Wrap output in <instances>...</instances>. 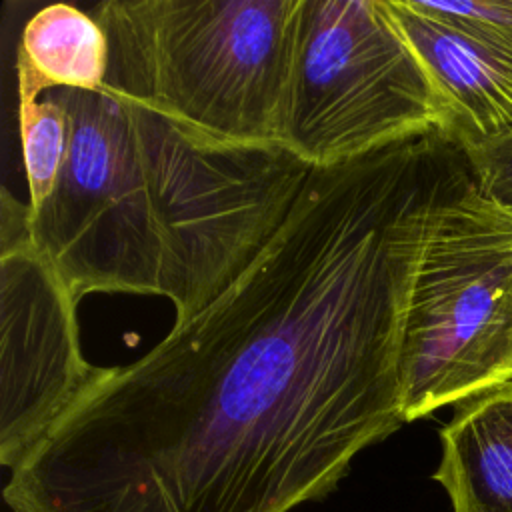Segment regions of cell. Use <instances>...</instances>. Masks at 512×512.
Listing matches in <instances>:
<instances>
[{
  "instance_id": "obj_1",
  "label": "cell",
  "mask_w": 512,
  "mask_h": 512,
  "mask_svg": "<svg viewBox=\"0 0 512 512\" xmlns=\"http://www.w3.org/2000/svg\"><path fill=\"white\" fill-rule=\"evenodd\" d=\"M458 154L440 130L312 166L198 312L102 376L10 470L12 512H290L406 424L416 258Z\"/></svg>"
},
{
  "instance_id": "obj_2",
  "label": "cell",
  "mask_w": 512,
  "mask_h": 512,
  "mask_svg": "<svg viewBox=\"0 0 512 512\" xmlns=\"http://www.w3.org/2000/svg\"><path fill=\"white\" fill-rule=\"evenodd\" d=\"M70 150L30 234L76 302L168 298L176 320L224 290L282 224L312 166L284 146L208 148L162 114L100 90L46 92Z\"/></svg>"
},
{
  "instance_id": "obj_3",
  "label": "cell",
  "mask_w": 512,
  "mask_h": 512,
  "mask_svg": "<svg viewBox=\"0 0 512 512\" xmlns=\"http://www.w3.org/2000/svg\"><path fill=\"white\" fill-rule=\"evenodd\" d=\"M302 0H108L102 86L208 148L282 146Z\"/></svg>"
},
{
  "instance_id": "obj_4",
  "label": "cell",
  "mask_w": 512,
  "mask_h": 512,
  "mask_svg": "<svg viewBox=\"0 0 512 512\" xmlns=\"http://www.w3.org/2000/svg\"><path fill=\"white\" fill-rule=\"evenodd\" d=\"M512 360V212L460 148L416 258L402 352L406 424L504 384Z\"/></svg>"
},
{
  "instance_id": "obj_5",
  "label": "cell",
  "mask_w": 512,
  "mask_h": 512,
  "mask_svg": "<svg viewBox=\"0 0 512 512\" xmlns=\"http://www.w3.org/2000/svg\"><path fill=\"white\" fill-rule=\"evenodd\" d=\"M444 108L388 0H302L282 146L334 166L444 132Z\"/></svg>"
},
{
  "instance_id": "obj_6",
  "label": "cell",
  "mask_w": 512,
  "mask_h": 512,
  "mask_svg": "<svg viewBox=\"0 0 512 512\" xmlns=\"http://www.w3.org/2000/svg\"><path fill=\"white\" fill-rule=\"evenodd\" d=\"M0 462L12 470L102 376L80 350L70 288L30 234L28 202H0Z\"/></svg>"
},
{
  "instance_id": "obj_7",
  "label": "cell",
  "mask_w": 512,
  "mask_h": 512,
  "mask_svg": "<svg viewBox=\"0 0 512 512\" xmlns=\"http://www.w3.org/2000/svg\"><path fill=\"white\" fill-rule=\"evenodd\" d=\"M444 108V136L468 148L512 132V56L424 14L412 0H388Z\"/></svg>"
},
{
  "instance_id": "obj_8",
  "label": "cell",
  "mask_w": 512,
  "mask_h": 512,
  "mask_svg": "<svg viewBox=\"0 0 512 512\" xmlns=\"http://www.w3.org/2000/svg\"><path fill=\"white\" fill-rule=\"evenodd\" d=\"M438 436L452 512H512V380L454 406Z\"/></svg>"
},
{
  "instance_id": "obj_9",
  "label": "cell",
  "mask_w": 512,
  "mask_h": 512,
  "mask_svg": "<svg viewBox=\"0 0 512 512\" xmlns=\"http://www.w3.org/2000/svg\"><path fill=\"white\" fill-rule=\"evenodd\" d=\"M108 72V38L98 20L72 4L40 8L22 28L16 52L18 104L54 88L100 90Z\"/></svg>"
},
{
  "instance_id": "obj_10",
  "label": "cell",
  "mask_w": 512,
  "mask_h": 512,
  "mask_svg": "<svg viewBox=\"0 0 512 512\" xmlns=\"http://www.w3.org/2000/svg\"><path fill=\"white\" fill-rule=\"evenodd\" d=\"M22 160L28 184V208L38 210L54 192L70 150V116L44 94L36 102L18 104Z\"/></svg>"
},
{
  "instance_id": "obj_11",
  "label": "cell",
  "mask_w": 512,
  "mask_h": 512,
  "mask_svg": "<svg viewBox=\"0 0 512 512\" xmlns=\"http://www.w3.org/2000/svg\"><path fill=\"white\" fill-rule=\"evenodd\" d=\"M418 10L434 16L480 42L512 56V0H412Z\"/></svg>"
},
{
  "instance_id": "obj_12",
  "label": "cell",
  "mask_w": 512,
  "mask_h": 512,
  "mask_svg": "<svg viewBox=\"0 0 512 512\" xmlns=\"http://www.w3.org/2000/svg\"><path fill=\"white\" fill-rule=\"evenodd\" d=\"M462 150L478 190L496 206L512 212V132Z\"/></svg>"
},
{
  "instance_id": "obj_13",
  "label": "cell",
  "mask_w": 512,
  "mask_h": 512,
  "mask_svg": "<svg viewBox=\"0 0 512 512\" xmlns=\"http://www.w3.org/2000/svg\"><path fill=\"white\" fill-rule=\"evenodd\" d=\"M512 380V360H510V366L506 370V376H504V382H510Z\"/></svg>"
}]
</instances>
